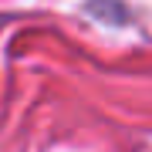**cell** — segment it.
Returning <instances> with one entry per match:
<instances>
[{
    "instance_id": "1",
    "label": "cell",
    "mask_w": 152,
    "mask_h": 152,
    "mask_svg": "<svg viewBox=\"0 0 152 152\" xmlns=\"http://www.w3.org/2000/svg\"><path fill=\"white\" fill-rule=\"evenodd\" d=\"M0 27H4V17H0Z\"/></svg>"
}]
</instances>
